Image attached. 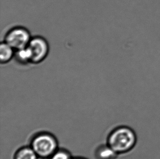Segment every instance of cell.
Instances as JSON below:
<instances>
[{"mask_svg": "<svg viewBox=\"0 0 160 159\" xmlns=\"http://www.w3.org/2000/svg\"><path fill=\"white\" fill-rule=\"evenodd\" d=\"M95 155L96 159H116L119 154L107 144L98 147L96 149Z\"/></svg>", "mask_w": 160, "mask_h": 159, "instance_id": "cell-5", "label": "cell"}, {"mask_svg": "<svg viewBox=\"0 0 160 159\" xmlns=\"http://www.w3.org/2000/svg\"><path fill=\"white\" fill-rule=\"evenodd\" d=\"M39 157L30 146L22 147L19 149L14 156V159H38Z\"/></svg>", "mask_w": 160, "mask_h": 159, "instance_id": "cell-7", "label": "cell"}, {"mask_svg": "<svg viewBox=\"0 0 160 159\" xmlns=\"http://www.w3.org/2000/svg\"><path fill=\"white\" fill-rule=\"evenodd\" d=\"M135 132L129 127H117L109 134L107 144L118 154L128 153L134 148L137 143Z\"/></svg>", "mask_w": 160, "mask_h": 159, "instance_id": "cell-1", "label": "cell"}, {"mask_svg": "<svg viewBox=\"0 0 160 159\" xmlns=\"http://www.w3.org/2000/svg\"><path fill=\"white\" fill-rule=\"evenodd\" d=\"M15 50L4 41L0 45V62L2 65L9 62L14 57Z\"/></svg>", "mask_w": 160, "mask_h": 159, "instance_id": "cell-6", "label": "cell"}, {"mask_svg": "<svg viewBox=\"0 0 160 159\" xmlns=\"http://www.w3.org/2000/svg\"><path fill=\"white\" fill-rule=\"evenodd\" d=\"M14 58L20 65H26L31 63L30 52L27 47L15 50Z\"/></svg>", "mask_w": 160, "mask_h": 159, "instance_id": "cell-8", "label": "cell"}, {"mask_svg": "<svg viewBox=\"0 0 160 159\" xmlns=\"http://www.w3.org/2000/svg\"><path fill=\"white\" fill-rule=\"evenodd\" d=\"M30 146L39 158L49 159L58 149L56 137L48 132H40L35 134L30 141Z\"/></svg>", "mask_w": 160, "mask_h": 159, "instance_id": "cell-2", "label": "cell"}, {"mask_svg": "<svg viewBox=\"0 0 160 159\" xmlns=\"http://www.w3.org/2000/svg\"><path fill=\"white\" fill-rule=\"evenodd\" d=\"M27 47L30 52L31 64L34 65L43 62L47 58L50 50L48 41L39 36L32 37Z\"/></svg>", "mask_w": 160, "mask_h": 159, "instance_id": "cell-4", "label": "cell"}, {"mask_svg": "<svg viewBox=\"0 0 160 159\" xmlns=\"http://www.w3.org/2000/svg\"><path fill=\"white\" fill-rule=\"evenodd\" d=\"M32 37L27 28L22 26H15L6 33L4 41L15 51L27 47Z\"/></svg>", "mask_w": 160, "mask_h": 159, "instance_id": "cell-3", "label": "cell"}, {"mask_svg": "<svg viewBox=\"0 0 160 159\" xmlns=\"http://www.w3.org/2000/svg\"><path fill=\"white\" fill-rule=\"evenodd\" d=\"M49 159H72L71 154L65 149H58Z\"/></svg>", "mask_w": 160, "mask_h": 159, "instance_id": "cell-9", "label": "cell"}, {"mask_svg": "<svg viewBox=\"0 0 160 159\" xmlns=\"http://www.w3.org/2000/svg\"><path fill=\"white\" fill-rule=\"evenodd\" d=\"M72 159H85V158H83V157H75V158H72Z\"/></svg>", "mask_w": 160, "mask_h": 159, "instance_id": "cell-10", "label": "cell"}]
</instances>
